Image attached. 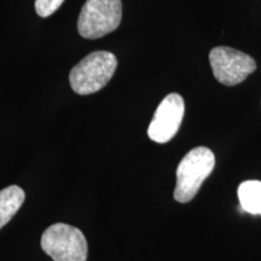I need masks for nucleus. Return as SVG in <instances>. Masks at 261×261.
Segmentation results:
<instances>
[{
	"label": "nucleus",
	"instance_id": "obj_1",
	"mask_svg": "<svg viewBox=\"0 0 261 261\" xmlns=\"http://www.w3.org/2000/svg\"><path fill=\"white\" fill-rule=\"evenodd\" d=\"M215 167V156L210 148L197 146L184 156L177 168L174 200L188 203L197 195L201 185Z\"/></svg>",
	"mask_w": 261,
	"mask_h": 261
},
{
	"label": "nucleus",
	"instance_id": "obj_2",
	"mask_svg": "<svg viewBox=\"0 0 261 261\" xmlns=\"http://www.w3.org/2000/svg\"><path fill=\"white\" fill-rule=\"evenodd\" d=\"M116 67L117 60L112 52H92L71 69L69 76L71 89L81 96L97 92L109 83Z\"/></svg>",
	"mask_w": 261,
	"mask_h": 261
},
{
	"label": "nucleus",
	"instance_id": "obj_3",
	"mask_svg": "<svg viewBox=\"0 0 261 261\" xmlns=\"http://www.w3.org/2000/svg\"><path fill=\"white\" fill-rule=\"evenodd\" d=\"M41 248L54 261H86L87 241L79 228L57 223L45 230Z\"/></svg>",
	"mask_w": 261,
	"mask_h": 261
},
{
	"label": "nucleus",
	"instance_id": "obj_4",
	"mask_svg": "<svg viewBox=\"0 0 261 261\" xmlns=\"http://www.w3.org/2000/svg\"><path fill=\"white\" fill-rule=\"evenodd\" d=\"M121 18V0H87L81 9L77 29L83 38L98 39L115 31Z\"/></svg>",
	"mask_w": 261,
	"mask_h": 261
},
{
	"label": "nucleus",
	"instance_id": "obj_5",
	"mask_svg": "<svg viewBox=\"0 0 261 261\" xmlns=\"http://www.w3.org/2000/svg\"><path fill=\"white\" fill-rule=\"evenodd\" d=\"M210 62L215 79L225 86L243 83L256 69L253 57L227 46L214 47L210 52Z\"/></svg>",
	"mask_w": 261,
	"mask_h": 261
},
{
	"label": "nucleus",
	"instance_id": "obj_6",
	"mask_svg": "<svg viewBox=\"0 0 261 261\" xmlns=\"http://www.w3.org/2000/svg\"><path fill=\"white\" fill-rule=\"evenodd\" d=\"M185 103L180 94L169 93L160 103L150 122L148 136L159 144L168 143L178 133L184 119Z\"/></svg>",
	"mask_w": 261,
	"mask_h": 261
},
{
	"label": "nucleus",
	"instance_id": "obj_7",
	"mask_svg": "<svg viewBox=\"0 0 261 261\" xmlns=\"http://www.w3.org/2000/svg\"><path fill=\"white\" fill-rule=\"evenodd\" d=\"M24 197L23 189L17 185H11L0 191V228L14 218L23 204Z\"/></svg>",
	"mask_w": 261,
	"mask_h": 261
},
{
	"label": "nucleus",
	"instance_id": "obj_8",
	"mask_svg": "<svg viewBox=\"0 0 261 261\" xmlns=\"http://www.w3.org/2000/svg\"><path fill=\"white\" fill-rule=\"evenodd\" d=\"M241 210L253 215H261V181L246 180L238 187Z\"/></svg>",
	"mask_w": 261,
	"mask_h": 261
},
{
	"label": "nucleus",
	"instance_id": "obj_9",
	"mask_svg": "<svg viewBox=\"0 0 261 261\" xmlns=\"http://www.w3.org/2000/svg\"><path fill=\"white\" fill-rule=\"evenodd\" d=\"M64 0H35V11L40 17H48L57 11Z\"/></svg>",
	"mask_w": 261,
	"mask_h": 261
}]
</instances>
